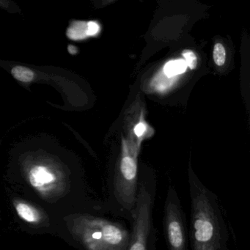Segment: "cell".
<instances>
[{"mask_svg":"<svg viewBox=\"0 0 250 250\" xmlns=\"http://www.w3.org/2000/svg\"><path fill=\"white\" fill-rule=\"evenodd\" d=\"M187 65L185 61L176 60L171 61L165 65L164 71L167 77H172L183 74L187 71Z\"/></svg>","mask_w":250,"mask_h":250,"instance_id":"cell-9","label":"cell"},{"mask_svg":"<svg viewBox=\"0 0 250 250\" xmlns=\"http://www.w3.org/2000/svg\"><path fill=\"white\" fill-rule=\"evenodd\" d=\"M134 210V229L127 250H147L152 228V197L143 183L140 184V190L136 197Z\"/></svg>","mask_w":250,"mask_h":250,"instance_id":"cell-4","label":"cell"},{"mask_svg":"<svg viewBox=\"0 0 250 250\" xmlns=\"http://www.w3.org/2000/svg\"><path fill=\"white\" fill-rule=\"evenodd\" d=\"M99 24L95 22H89L88 28H87V35L89 36H94L99 32Z\"/></svg>","mask_w":250,"mask_h":250,"instance_id":"cell-13","label":"cell"},{"mask_svg":"<svg viewBox=\"0 0 250 250\" xmlns=\"http://www.w3.org/2000/svg\"><path fill=\"white\" fill-rule=\"evenodd\" d=\"M165 228L171 250H184L187 247L185 219L175 189L170 188L165 205Z\"/></svg>","mask_w":250,"mask_h":250,"instance_id":"cell-6","label":"cell"},{"mask_svg":"<svg viewBox=\"0 0 250 250\" xmlns=\"http://www.w3.org/2000/svg\"><path fill=\"white\" fill-rule=\"evenodd\" d=\"M55 181V176L48 168L43 166L34 167L30 172V184L33 187L42 188L45 185Z\"/></svg>","mask_w":250,"mask_h":250,"instance_id":"cell-7","label":"cell"},{"mask_svg":"<svg viewBox=\"0 0 250 250\" xmlns=\"http://www.w3.org/2000/svg\"><path fill=\"white\" fill-rule=\"evenodd\" d=\"M138 156L130 150L123 135L121 153L115 169L114 191L120 204L128 210H133L135 206Z\"/></svg>","mask_w":250,"mask_h":250,"instance_id":"cell-2","label":"cell"},{"mask_svg":"<svg viewBox=\"0 0 250 250\" xmlns=\"http://www.w3.org/2000/svg\"><path fill=\"white\" fill-rule=\"evenodd\" d=\"M183 56L185 59L187 66L189 67L191 70L195 69L197 65V58L195 54L191 50H184L183 52Z\"/></svg>","mask_w":250,"mask_h":250,"instance_id":"cell-11","label":"cell"},{"mask_svg":"<svg viewBox=\"0 0 250 250\" xmlns=\"http://www.w3.org/2000/svg\"><path fill=\"white\" fill-rule=\"evenodd\" d=\"M17 213L27 222H36L40 219L39 212L26 203H19L16 206Z\"/></svg>","mask_w":250,"mask_h":250,"instance_id":"cell-8","label":"cell"},{"mask_svg":"<svg viewBox=\"0 0 250 250\" xmlns=\"http://www.w3.org/2000/svg\"><path fill=\"white\" fill-rule=\"evenodd\" d=\"M83 238L93 250H125L131 236L128 231L115 222L102 219L87 220L83 229Z\"/></svg>","mask_w":250,"mask_h":250,"instance_id":"cell-3","label":"cell"},{"mask_svg":"<svg viewBox=\"0 0 250 250\" xmlns=\"http://www.w3.org/2000/svg\"><path fill=\"white\" fill-rule=\"evenodd\" d=\"M124 137L130 150L140 154L143 142L154 133L146 121V109L140 101L132 104L124 113Z\"/></svg>","mask_w":250,"mask_h":250,"instance_id":"cell-5","label":"cell"},{"mask_svg":"<svg viewBox=\"0 0 250 250\" xmlns=\"http://www.w3.org/2000/svg\"><path fill=\"white\" fill-rule=\"evenodd\" d=\"M15 7L11 0H0V8L2 9L13 12L15 9Z\"/></svg>","mask_w":250,"mask_h":250,"instance_id":"cell-12","label":"cell"},{"mask_svg":"<svg viewBox=\"0 0 250 250\" xmlns=\"http://www.w3.org/2000/svg\"><path fill=\"white\" fill-rule=\"evenodd\" d=\"M213 61L218 66H222L226 60V52L223 45L220 43L215 44L213 52Z\"/></svg>","mask_w":250,"mask_h":250,"instance_id":"cell-10","label":"cell"},{"mask_svg":"<svg viewBox=\"0 0 250 250\" xmlns=\"http://www.w3.org/2000/svg\"><path fill=\"white\" fill-rule=\"evenodd\" d=\"M188 181L191 197V240L194 250H225L226 228L215 198L199 181L191 165Z\"/></svg>","mask_w":250,"mask_h":250,"instance_id":"cell-1","label":"cell"}]
</instances>
